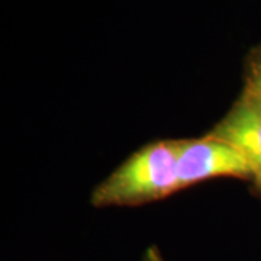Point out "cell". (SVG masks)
<instances>
[{
	"label": "cell",
	"mask_w": 261,
	"mask_h": 261,
	"mask_svg": "<svg viewBox=\"0 0 261 261\" xmlns=\"http://www.w3.org/2000/svg\"><path fill=\"white\" fill-rule=\"evenodd\" d=\"M177 190L176 140L159 141L134 152L97 185L92 203L97 207L141 205L164 199Z\"/></svg>",
	"instance_id": "cell-1"
},
{
	"label": "cell",
	"mask_w": 261,
	"mask_h": 261,
	"mask_svg": "<svg viewBox=\"0 0 261 261\" xmlns=\"http://www.w3.org/2000/svg\"><path fill=\"white\" fill-rule=\"evenodd\" d=\"M243 97H245V96H243ZM245 99H248V97H245ZM250 102H252L257 108H260L261 109V99H248Z\"/></svg>",
	"instance_id": "cell-6"
},
{
	"label": "cell",
	"mask_w": 261,
	"mask_h": 261,
	"mask_svg": "<svg viewBox=\"0 0 261 261\" xmlns=\"http://www.w3.org/2000/svg\"><path fill=\"white\" fill-rule=\"evenodd\" d=\"M144 261H164V258H163L159 248L149 247L147 252H145V255H144Z\"/></svg>",
	"instance_id": "cell-5"
},
{
	"label": "cell",
	"mask_w": 261,
	"mask_h": 261,
	"mask_svg": "<svg viewBox=\"0 0 261 261\" xmlns=\"http://www.w3.org/2000/svg\"><path fill=\"white\" fill-rule=\"evenodd\" d=\"M238 149L251 168V178L261 190V109L243 97L209 134Z\"/></svg>",
	"instance_id": "cell-3"
},
{
	"label": "cell",
	"mask_w": 261,
	"mask_h": 261,
	"mask_svg": "<svg viewBox=\"0 0 261 261\" xmlns=\"http://www.w3.org/2000/svg\"><path fill=\"white\" fill-rule=\"evenodd\" d=\"M244 96L248 99H261V53L252 61L250 79L247 83V92Z\"/></svg>",
	"instance_id": "cell-4"
},
{
	"label": "cell",
	"mask_w": 261,
	"mask_h": 261,
	"mask_svg": "<svg viewBox=\"0 0 261 261\" xmlns=\"http://www.w3.org/2000/svg\"><path fill=\"white\" fill-rule=\"evenodd\" d=\"M178 189L216 177L251 178V168L232 145L206 135L200 140H176Z\"/></svg>",
	"instance_id": "cell-2"
}]
</instances>
